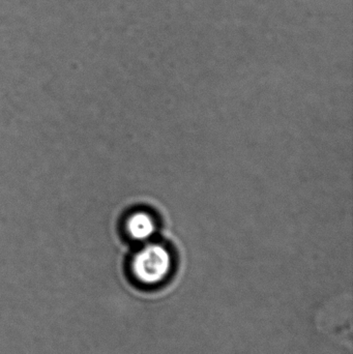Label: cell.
Masks as SVG:
<instances>
[{"label":"cell","instance_id":"obj_2","mask_svg":"<svg viewBox=\"0 0 353 354\" xmlns=\"http://www.w3.org/2000/svg\"><path fill=\"white\" fill-rule=\"evenodd\" d=\"M155 222L151 214L144 212L133 214L126 222V230L133 239L138 241H147L155 232Z\"/></svg>","mask_w":353,"mask_h":354},{"label":"cell","instance_id":"obj_1","mask_svg":"<svg viewBox=\"0 0 353 354\" xmlns=\"http://www.w3.org/2000/svg\"><path fill=\"white\" fill-rule=\"evenodd\" d=\"M171 268L172 258L169 251L158 243L143 248L131 261L133 279L144 286L161 284L169 276Z\"/></svg>","mask_w":353,"mask_h":354}]
</instances>
